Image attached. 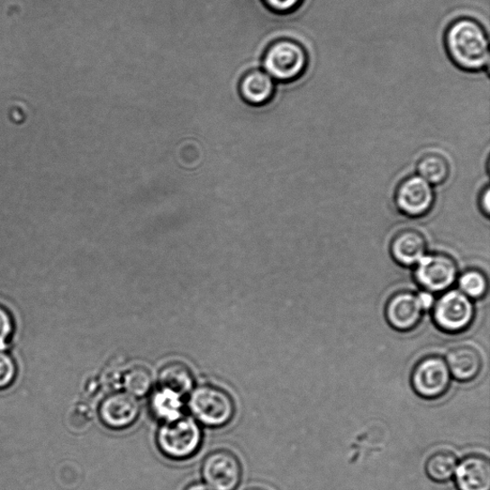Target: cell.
<instances>
[{
  "label": "cell",
  "mask_w": 490,
  "mask_h": 490,
  "mask_svg": "<svg viewBox=\"0 0 490 490\" xmlns=\"http://www.w3.org/2000/svg\"><path fill=\"white\" fill-rule=\"evenodd\" d=\"M447 50L454 63L468 71H479L489 64L488 38L484 27L471 19H458L448 29Z\"/></svg>",
  "instance_id": "6da1fadb"
},
{
  "label": "cell",
  "mask_w": 490,
  "mask_h": 490,
  "mask_svg": "<svg viewBox=\"0 0 490 490\" xmlns=\"http://www.w3.org/2000/svg\"><path fill=\"white\" fill-rule=\"evenodd\" d=\"M203 431L195 420L180 417L160 426L157 442L160 451L172 459H186L194 456L203 444Z\"/></svg>",
  "instance_id": "7a4b0ae2"
},
{
  "label": "cell",
  "mask_w": 490,
  "mask_h": 490,
  "mask_svg": "<svg viewBox=\"0 0 490 490\" xmlns=\"http://www.w3.org/2000/svg\"><path fill=\"white\" fill-rule=\"evenodd\" d=\"M189 408L198 422L212 428L227 425L233 420L236 411L231 395L212 386H201L193 389Z\"/></svg>",
  "instance_id": "3957f363"
},
{
  "label": "cell",
  "mask_w": 490,
  "mask_h": 490,
  "mask_svg": "<svg viewBox=\"0 0 490 490\" xmlns=\"http://www.w3.org/2000/svg\"><path fill=\"white\" fill-rule=\"evenodd\" d=\"M263 70L274 81H295L308 66V54L299 42L279 40L268 46L262 58Z\"/></svg>",
  "instance_id": "277c9868"
},
{
  "label": "cell",
  "mask_w": 490,
  "mask_h": 490,
  "mask_svg": "<svg viewBox=\"0 0 490 490\" xmlns=\"http://www.w3.org/2000/svg\"><path fill=\"white\" fill-rule=\"evenodd\" d=\"M432 310L437 328L450 334L466 331L475 317L473 301L458 289H449L443 293L435 301Z\"/></svg>",
  "instance_id": "5b68a950"
},
{
  "label": "cell",
  "mask_w": 490,
  "mask_h": 490,
  "mask_svg": "<svg viewBox=\"0 0 490 490\" xmlns=\"http://www.w3.org/2000/svg\"><path fill=\"white\" fill-rule=\"evenodd\" d=\"M411 386L424 400H439L450 388L451 374L441 357L431 355L422 358L413 368Z\"/></svg>",
  "instance_id": "8992f818"
},
{
  "label": "cell",
  "mask_w": 490,
  "mask_h": 490,
  "mask_svg": "<svg viewBox=\"0 0 490 490\" xmlns=\"http://www.w3.org/2000/svg\"><path fill=\"white\" fill-rule=\"evenodd\" d=\"M413 268L416 282L432 295L446 293L457 282L458 276L455 260L441 253L426 254Z\"/></svg>",
  "instance_id": "52a82bcc"
},
{
  "label": "cell",
  "mask_w": 490,
  "mask_h": 490,
  "mask_svg": "<svg viewBox=\"0 0 490 490\" xmlns=\"http://www.w3.org/2000/svg\"><path fill=\"white\" fill-rule=\"evenodd\" d=\"M395 203L404 216L411 219L422 218L434 206V188L418 175L410 176L397 186Z\"/></svg>",
  "instance_id": "ba28073f"
},
{
  "label": "cell",
  "mask_w": 490,
  "mask_h": 490,
  "mask_svg": "<svg viewBox=\"0 0 490 490\" xmlns=\"http://www.w3.org/2000/svg\"><path fill=\"white\" fill-rule=\"evenodd\" d=\"M202 473L212 490H236L241 481L242 467L234 453L219 449L204 458Z\"/></svg>",
  "instance_id": "9c48e42d"
},
{
  "label": "cell",
  "mask_w": 490,
  "mask_h": 490,
  "mask_svg": "<svg viewBox=\"0 0 490 490\" xmlns=\"http://www.w3.org/2000/svg\"><path fill=\"white\" fill-rule=\"evenodd\" d=\"M423 313L419 295L406 290L392 295L385 311L389 326L400 332L415 330L421 323Z\"/></svg>",
  "instance_id": "30bf717a"
},
{
  "label": "cell",
  "mask_w": 490,
  "mask_h": 490,
  "mask_svg": "<svg viewBox=\"0 0 490 490\" xmlns=\"http://www.w3.org/2000/svg\"><path fill=\"white\" fill-rule=\"evenodd\" d=\"M140 413L136 398L126 392L107 395L99 406L101 422L113 431H124L131 427Z\"/></svg>",
  "instance_id": "8fae6325"
},
{
  "label": "cell",
  "mask_w": 490,
  "mask_h": 490,
  "mask_svg": "<svg viewBox=\"0 0 490 490\" xmlns=\"http://www.w3.org/2000/svg\"><path fill=\"white\" fill-rule=\"evenodd\" d=\"M454 475L458 490H490V463L485 455L466 456Z\"/></svg>",
  "instance_id": "7c38bea8"
},
{
  "label": "cell",
  "mask_w": 490,
  "mask_h": 490,
  "mask_svg": "<svg viewBox=\"0 0 490 490\" xmlns=\"http://www.w3.org/2000/svg\"><path fill=\"white\" fill-rule=\"evenodd\" d=\"M390 254L397 265L413 268L427 254L426 239L417 230H404L391 240Z\"/></svg>",
  "instance_id": "4fadbf2b"
},
{
  "label": "cell",
  "mask_w": 490,
  "mask_h": 490,
  "mask_svg": "<svg viewBox=\"0 0 490 490\" xmlns=\"http://www.w3.org/2000/svg\"><path fill=\"white\" fill-rule=\"evenodd\" d=\"M446 362L451 377L459 382H470L482 372L483 358L480 351L471 345L463 344L450 349Z\"/></svg>",
  "instance_id": "5bb4252c"
},
{
  "label": "cell",
  "mask_w": 490,
  "mask_h": 490,
  "mask_svg": "<svg viewBox=\"0 0 490 490\" xmlns=\"http://www.w3.org/2000/svg\"><path fill=\"white\" fill-rule=\"evenodd\" d=\"M275 94V81L263 69H253L243 75L239 95L245 104L259 107L268 104Z\"/></svg>",
  "instance_id": "9a60e30c"
},
{
  "label": "cell",
  "mask_w": 490,
  "mask_h": 490,
  "mask_svg": "<svg viewBox=\"0 0 490 490\" xmlns=\"http://www.w3.org/2000/svg\"><path fill=\"white\" fill-rule=\"evenodd\" d=\"M160 387L183 396L194 389V377L189 367L181 362L165 365L159 376Z\"/></svg>",
  "instance_id": "2e32d148"
},
{
  "label": "cell",
  "mask_w": 490,
  "mask_h": 490,
  "mask_svg": "<svg viewBox=\"0 0 490 490\" xmlns=\"http://www.w3.org/2000/svg\"><path fill=\"white\" fill-rule=\"evenodd\" d=\"M182 408V396L171 390L160 387L151 395L150 409L152 413L165 422L180 418Z\"/></svg>",
  "instance_id": "e0dca14e"
},
{
  "label": "cell",
  "mask_w": 490,
  "mask_h": 490,
  "mask_svg": "<svg viewBox=\"0 0 490 490\" xmlns=\"http://www.w3.org/2000/svg\"><path fill=\"white\" fill-rule=\"evenodd\" d=\"M417 175L433 187L440 186L449 178V162L439 153H428L419 160Z\"/></svg>",
  "instance_id": "ac0fdd59"
},
{
  "label": "cell",
  "mask_w": 490,
  "mask_h": 490,
  "mask_svg": "<svg viewBox=\"0 0 490 490\" xmlns=\"http://www.w3.org/2000/svg\"><path fill=\"white\" fill-rule=\"evenodd\" d=\"M458 467L457 456L449 450H439L428 457L425 464L427 476L436 483L449 481Z\"/></svg>",
  "instance_id": "d6986e66"
},
{
  "label": "cell",
  "mask_w": 490,
  "mask_h": 490,
  "mask_svg": "<svg viewBox=\"0 0 490 490\" xmlns=\"http://www.w3.org/2000/svg\"><path fill=\"white\" fill-rule=\"evenodd\" d=\"M121 386L132 396L142 397L151 390L152 377L147 368L134 366L122 375Z\"/></svg>",
  "instance_id": "ffe728a7"
},
{
  "label": "cell",
  "mask_w": 490,
  "mask_h": 490,
  "mask_svg": "<svg viewBox=\"0 0 490 490\" xmlns=\"http://www.w3.org/2000/svg\"><path fill=\"white\" fill-rule=\"evenodd\" d=\"M458 290L472 301L484 298L487 294L486 276L478 269H469L458 276Z\"/></svg>",
  "instance_id": "44dd1931"
},
{
  "label": "cell",
  "mask_w": 490,
  "mask_h": 490,
  "mask_svg": "<svg viewBox=\"0 0 490 490\" xmlns=\"http://www.w3.org/2000/svg\"><path fill=\"white\" fill-rule=\"evenodd\" d=\"M92 415L88 407L80 404L74 406L68 413V426L74 433H83L91 425Z\"/></svg>",
  "instance_id": "7402d4cb"
},
{
  "label": "cell",
  "mask_w": 490,
  "mask_h": 490,
  "mask_svg": "<svg viewBox=\"0 0 490 490\" xmlns=\"http://www.w3.org/2000/svg\"><path fill=\"white\" fill-rule=\"evenodd\" d=\"M17 377V365L6 352L0 350V390L10 387Z\"/></svg>",
  "instance_id": "603a6c76"
},
{
  "label": "cell",
  "mask_w": 490,
  "mask_h": 490,
  "mask_svg": "<svg viewBox=\"0 0 490 490\" xmlns=\"http://www.w3.org/2000/svg\"><path fill=\"white\" fill-rule=\"evenodd\" d=\"M14 331V321L11 313L0 304V348L10 340Z\"/></svg>",
  "instance_id": "cb8c5ba5"
},
{
  "label": "cell",
  "mask_w": 490,
  "mask_h": 490,
  "mask_svg": "<svg viewBox=\"0 0 490 490\" xmlns=\"http://www.w3.org/2000/svg\"><path fill=\"white\" fill-rule=\"evenodd\" d=\"M268 9L277 13H288L296 9L302 0H263Z\"/></svg>",
  "instance_id": "d4e9b609"
},
{
  "label": "cell",
  "mask_w": 490,
  "mask_h": 490,
  "mask_svg": "<svg viewBox=\"0 0 490 490\" xmlns=\"http://www.w3.org/2000/svg\"><path fill=\"white\" fill-rule=\"evenodd\" d=\"M479 206L483 213H485V216L488 218L490 213V192L488 186H486L480 195Z\"/></svg>",
  "instance_id": "484cf974"
},
{
  "label": "cell",
  "mask_w": 490,
  "mask_h": 490,
  "mask_svg": "<svg viewBox=\"0 0 490 490\" xmlns=\"http://www.w3.org/2000/svg\"><path fill=\"white\" fill-rule=\"evenodd\" d=\"M418 295L424 312L431 310L436 301L434 295L427 293V291H423V293Z\"/></svg>",
  "instance_id": "4316f807"
},
{
  "label": "cell",
  "mask_w": 490,
  "mask_h": 490,
  "mask_svg": "<svg viewBox=\"0 0 490 490\" xmlns=\"http://www.w3.org/2000/svg\"><path fill=\"white\" fill-rule=\"evenodd\" d=\"M186 490H212L206 484L195 482L189 485Z\"/></svg>",
  "instance_id": "83f0119b"
},
{
  "label": "cell",
  "mask_w": 490,
  "mask_h": 490,
  "mask_svg": "<svg viewBox=\"0 0 490 490\" xmlns=\"http://www.w3.org/2000/svg\"><path fill=\"white\" fill-rule=\"evenodd\" d=\"M248 490H267L265 488H260V487H253V488H250Z\"/></svg>",
  "instance_id": "f1b7e54d"
}]
</instances>
